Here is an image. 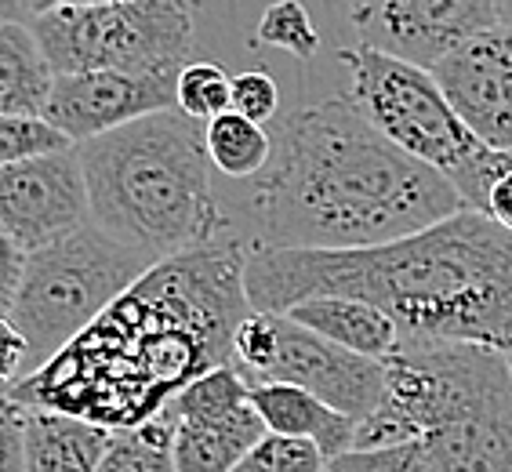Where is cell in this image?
<instances>
[{
	"instance_id": "6da1fadb",
	"label": "cell",
	"mask_w": 512,
	"mask_h": 472,
	"mask_svg": "<svg viewBox=\"0 0 512 472\" xmlns=\"http://www.w3.org/2000/svg\"><path fill=\"white\" fill-rule=\"evenodd\" d=\"M244 255L237 236H222L157 262L4 396L77 414L109 433L142 425L193 378L233 364V331L251 313Z\"/></svg>"
},
{
	"instance_id": "7a4b0ae2",
	"label": "cell",
	"mask_w": 512,
	"mask_h": 472,
	"mask_svg": "<svg viewBox=\"0 0 512 472\" xmlns=\"http://www.w3.org/2000/svg\"><path fill=\"white\" fill-rule=\"evenodd\" d=\"M218 207L244 251H360L465 211L444 175L400 153L345 95L287 113L266 168L229 182Z\"/></svg>"
},
{
	"instance_id": "3957f363",
	"label": "cell",
	"mask_w": 512,
	"mask_h": 472,
	"mask_svg": "<svg viewBox=\"0 0 512 472\" xmlns=\"http://www.w3.org/2000/svg\"><path fill=\"white\" fill-rule=\"evenodd\" d=\"M244 291L255 313L276 316L302 298H360L400 338L512 356V233L476 211L360 251L255 247L244 255Z\"/></svg>"
},
{
	"instance_id": "277c9868",
	"label": "cell",
	"mask_w": 512,
	"mask_h": 472,
	"mask_svg": "<svg viewBox=\"0 0 512 472\" xmlns=\"http://www.w3.org/2000/svg\"><path fill=\"white\" fill-rule=\"evenodd\" d=\"M88 222L149 258H175L226 233L211 186L204 124L160 109L77 146Z\"/></svg>"
},
{
	"instance_id": "5b68a950",
	"label": "cell",
	"mask_w": 512,
	"mask_h": 472,
	"mask_svg": "<svg viewBox=\"0 0 512 472\" xmlns=\"http://www.w3.org/2000/svg\"><path fill=\"white\" fill-rule=\"evenodd\" d=\"M356 447L422 440L433 472H512V356L400 338Z\"/></svg>"
},
{
	"instance_id": "8992f818",
	"label": "cell",
	"mask_w": 512,
	"mask_h": 472,
	"mask_svg": "<svg viewBox=\"0 0 512 472\" xmlns=\"http://www.w3.org/2000/svg\"><path fill=\"white\" fill-rule=\"evenodd\" d=\"M153 266L157 258L102 233L91 222L55 244L30 251L8 316L26 342V374L62 353Z\"/></svg>"
},
{
	"instance_id": "52a82bcc",
	"label": "cell",
	"mask_w": 512,
	"mask_h": 472,
	"mask_svg": "<svg viewBox=\"0 0 512 472\" xmlns=\"http://www.w3.org/2000/svg\"><path fill=\"white\" fill-rule=\"evenodd\" d=\"M55 77L113 69V73H182L193 62V0H135L99 8H62L30 22Z\"/></svg>"
},
{
	"instance_id": "ba28073f",
	"label": "cell",
	"mask_w": 512,
	"mask_h": 472,
	"mask_svg": "<svg viewBox=\"0 0 512 472\" xmlns=\"http://www.w3.org/2000/svg\"><path fill=\"white\" fill-rule=\"evenodd\" d=\"M338 59L349 69V95L360 117L393 142L400 153L433 168L451 182L483 149V142L465 128L447 106L429 69L389 59L382 51L353 48Z\"/></svg>"
},
{
	"instance_id": "9c48e42d",
	"label": "cell",
	"mask_w": 512,
	"mask_h": 472,
	"mask_svg": "<svg viewBox=\"0 0 512 472\" xmlns=\"http://www.w3.org/2000/svg\"><path fill=\"white\" fill-rule=\"evenodd\" d=\"M233 367L247 385H295L331 411L367 422L382 400L385 364L291 324L287 316L251 313L233 331Z\"/></svg>"
},
{
	"instance_id": "30bf717a",
	"label": "cell",
	"mask_w": 512,
	"mask_h": 472,
	"mask_svg": "<svg viewBox=\"0 0 512 472\" xmlns=\"http://www.w3.org/2000/svg\"><path fill=\"white\" fill-rule=\"evenodd\" d=\"M175 472H233L266 436L251 407V385L233 364L200 374L168 404Z\"/></svg>"
},
{
	"instance_id": "8fae6325",
	"label": "cell",
	"mask_w": 512,
	"mask_h": 472,
	"mask_svg": "<svg viewBox=\"0 0 512 472\" xmlns=\"http://www.w3.org/2000/svg\"><path fill=\"white\" fill-rule=\"evenodd\" d=\"M360 48L433 69L458 44L498 26V0H345Z\"/></svg>"
},
{
	"instance_id": "7c38bea8",
	"label": "cell",
	"mask_w": 512,
	"mask_h": 472,
	"mask_svg": "<svg viewBox=\"0 0 512 472\" xmlns=\"http://www.w3.org/2000/svg\"><path fill=\"white\" fill-rule=\"evenodd\" d=\"M88 222L77 146L0 168V229L30 255Z\"/></svg>"
},
{
	"instance_id": "4fadbf2b",
	"label": "cell",
	"mask_w": 512,
	"mask_h": 472,
	"mask_svg": "<svg viewBox=\"0 0 512 472\" xmlns=\"http://www.w3.org/2000/svg\"><path fill=\"white\" fill-rule=\"evenodd\" d=\"M178 73H113V69H91V73H69L55 77L44 106V120L51 128L80 146L88 138L117 131L131 120H142L160 109H175Z\"/></svg>"
},
{
	"instance_id": "5bb4252c",
	"label": "cell",
	"mask_w": 512,
	"mask_h": 472,
	"mask_svg": "<svg viewBox=\"0 0 512 472\" xmlns=\"http://www.w3.org/2000/svg\"><path fill=\"white\" fill-rule=\"evenodd\" d=\"M429 73L483 146L512 149V33L505 26L469 37Z\"/></svg>"
},
{
	"instance_id": "9a60e30c",
	"label": "cell",
	"mask_w": 512,
	"mask_h": 472,
	"mask_svg": "<svg viewBox=\"0 0 512 472\" xmlns=\"http://www.w3.org/2000/svg\"><path fill=\"white\" fill-rule=\"evenodd\" d=\"M291 324L306 327L313 335L327 338V342L342 345L349 353L367 356V360H389L400 345V331L382 309L360 302V298H342V295H316L295 302L287 313Z\"/></svg>"
},
{
	"instance_id": "2e32d148",
	"label": "cell",
	"mask_w": 512,
	"mask_h": 472,
	"mask_svg": "<svg viewBox=\"0 0 512 472\" xmlns=\"http://www.w3.org/2000/svg\"><path fill=\"white\" fill-rule=\"evenodd\" d=\"M251 407L258 411V418H262V425H266V433L298 436V440L316 443L327 462L356 447L353 418L331 411V407L320 404L316 396H309L306 389L276 385V382L251 385Z\"/></svg>"
},
{
	"instance_id": "e0dca14e",
	"label": "cell",
	"mask_w": 512,
	"mask_h": 472,
	"mask_svg": "<svg viewBox=\"0 0 512 472\" xmlns=\"http://www.w3.org/2000/svg\"><path fill=\"white\" fill-rule=\"evenodd\" d=\"M109 436L77 414L26 407V472H95Z\"/></svg>"
},
{
	"instance_id": "ac0fdd59",
	"label": "cell",
	"mask_w": 512,
	"mask_h": 472,
	"mask_svg": "<svg viewBox=\"0 0 512 472\" xmlns=\"http://www.w3.org/2000/svg\"><path fill=\"white\" fill-rule=\"evenodd\" d=\"M55 69L30 22H0V117H44Z\"/></svg>"
},
{
	"instance_id": "d6986e66",
	"label": "cell",
	"mask_w": 512,
	"mask_h": 472,
	"mask_svg": "<svg viewBox=\"0 0 512 472\" xmlns=\"http://www.w3.org/2000/svg\"><path fill=\"white\" fill-rule=\"evenodd\" d=\"M204 149L211 168L226 182H244L266 168L269 153H273V138L262 124L226 109L204 124Z\"/></svg>"
},
{
	"instance_id": "ffe728a7",
	"label": "cell",
	"mask_w": 512,
	"mask_h": 472,
	"mask_svg": "<svg viewBox=\"0 0 512 472\" xmlns=\"http://www.w3.org/2000/svg\"><path fill=\"white\" fill-rule=\"evenodd\" d=\"M465 211L491 218L494 226L512 233V149L483 146L458 175L451 178Z\"/></svg>"
},
{
	"instance_id": "44dd1931",
	"label": "cell",
	"mask_w": 512,
	"mask_h": 472,
	"mask_svg": "<svg viewBox=\"0 0 512 472\" xmlns=\"http://www.w3.org/2000/svg\"><path fill=\"white\" fill-rule=\"evenodd\" d=\"M95 472H175L168 407H160L142 425L113 429L109 447Z\"/></svg>"
},
{
	"instance_id": "7402d4cb",
	"label": "cell",
	"mask_w": 512,
	"mask_h": 472,
	"mask_svg": "<svg viewBox=\"0 0 512 472\" xmlns=\"http://www.w3.org/2000/svg\"><path fill=\"white\" fill-rule=\"evenodd\" d=\"M255 44L262 48H280L295 59H313L320 51V33H316L309 11L298 0H273L262 19H258Z\"/></svg>"
},
{
	"instance_id": "603a6c76",
	"label": "cell",
	"mask_w": 512,
	"mask_h": 472,
	"mask_svg": "<svg viewBox=\"0 0 512 472\" xmlns=\"http://www.w3.org/2000/svg\"><path fill=\"white\" fill-rule=\"evenodd\" d=\"M175 109L186 117L215 120L229 109V73L215 62H186L175 80Z\"/></svg>"
},
{
	"instance_id": "cb8c5ba5",
	"label": "cell",
	"mask_w": 512,
	"mask_h": 472,
	"mask_svg": "<svg viewBox=\"0 0 512 472\" xmlns=\"http://www.w3.org/2000/svg\"><path fill=\"white\" fill-rule=\"evenodd\" d=\"M324 469H327V458L320 454L316 443L298 440V436L266 433L240 458L233 472H324Z\"/></svg>"
},
{
	"instance_id": "d4e9b609",
	"label": "cell",
	"mask_w": 512,
	"mask_h": 472,
	"mask_svg": "<svg viewBox=\"0 0 512 472\" xmlns=\"http://www.w3.org/2000/svg\"><path fill=\"white\" fill-rule=\"evenodd\" d=\"M69 146L73 142L44 117H0V168L44 153H62Z\"/></svg>"
},
{
	"instance_id": "484cf974",
	"label": "cell",
	"mask_w": 512,
	"mask_h": 472,
	"mask_svg": "<svg viewBox=\"0 0 512 472\" xmlns=\"http://www.w3.org/2000/svg\"><path fill=\"white\" fill-rule=\"evenodd\" d=\"M327 472H433V465H429L422 440H400L338 454L327 462Z\"/></svg>"
},
{
	"instance_id": "4316f807",
	"label": "cell",
	"mask_w": 512,
	"mask_h": 472,
	"mask_svg": "<svg viewBox=\"0 0 512 472\" xmlns=\"http://www.w3.org/2000/svg\"><path fill=\"white\" fill-rule=\"evenodd\" d=\"M229 109L266 128V120H273L280 109V88L269 77V69H247L229 77Z\"/></svg>"
},
{
	"instance_id": "83f0119b",
	"label": "cell",
	"mask_w": 512,
	"mask_h": 472,
	"mask_svg": "<svg viewBox=\"0 0 512 472\" xmlns=\"http://www.w3.org/2000/svg\"><path fill=\"white\" fill-rule=\"evenodd\" d=\"M0 472H26V407L0 393Z\"/></svg>"
},
{
	"instance_id": "f1b7e54d",
	"label": "cell",
	"mask_w": 512,
	"mask_h": 472,
	"mask_svg": "<svg viewBox=\"0 0 512 472\" xmlns=\"http://www.w3.org/2000/svg\"><path fill=\"white\" fill-rule=\"evenodd\" d=\"M22 269H26V251L0 229V316L8 320L15 295L22 284Z\"/></svg>"
},
{
	"instance_id": "f546056e",
	"label": "cell",
	"mask_w": 512,
	"mask_h": 472,
	"mask_svg": "<svg viewBox=\"0 0 512 472\" xmlns=\"http://www.w3.org/2000/svg\"><path fill=\"white\" fill-rule=\"evenodd\" d=\"M19 378H26V342L11 327V320L0 316V393Z\"/></svg>"
},
{
	"instance_id": "4dcf8cb0",
	"label": "cell",
	"mask_w": 512,
	"mask_h": 472,
	"mask_svg": "<svg viewBox=\"0 0 512 472\" xmlns=\"http://www.w3.org/2000/svg\"><path fill=\"white\" fill-rule=\"evenodd\" d=\"M0 22H30L22 0H0Z\"/></svg>"
},
{
	"instance_id": "1f68e13d",
	"label": "cell",
	"mask_w": 512,
	"mask_h": 472,
	"mask_svg": "<svg viewBox=\"0 0 512 472\" xmlns=\"http://www.w3.org/2000/svg\"><path fill=\"white\" fill-rule=\"evenodd\" d=\"M22 8H26V15L33 19H40V15H48V11L62 8V0H22Z\"/></svg>"
},
{
	"instance_id": "d6a6232c",
	"label": "cell",
	"mask_w": 512,
	"mask_h": 472,
	"mask_svg": "<svg viewBox=\"0 0 512 472\" xmlns=\"http://www.w3.org/2000/svg\"><path fill=\"white\" fill-rule=\"evenodd\" d=\"M498 26L512 33V0H498Z\"/></svg>"
},
{
	"instance_id": "836d02e7",
	"label": "cell",
	"mask_w": 512,
	"mask_h": 472,
	"mask_svg": "<svg viewBox=\"0 0 512 472\" xmlns=\"http://www.w3.org/2000/svg\"><path fill=\"white\" fill-rule=\"evenodd\" d=\"M62 4H77V8H99V4H135V0H62Z\"/></svg>"
},
{
	"instance_id": "e575fe53",
	"label": "cell",
	"mask_w": 512,
	"mask_h": 472,
	"mask_svg": "<svg viewBox=\"0 0 512 472\" xmlns=\"http://www.w3.org/2000/svg\"><path fill=\"white\" fill-rule=\"evenodd\" d=\"M324 472H327V469H324Z\"/></svg>"
}]
</instances>
